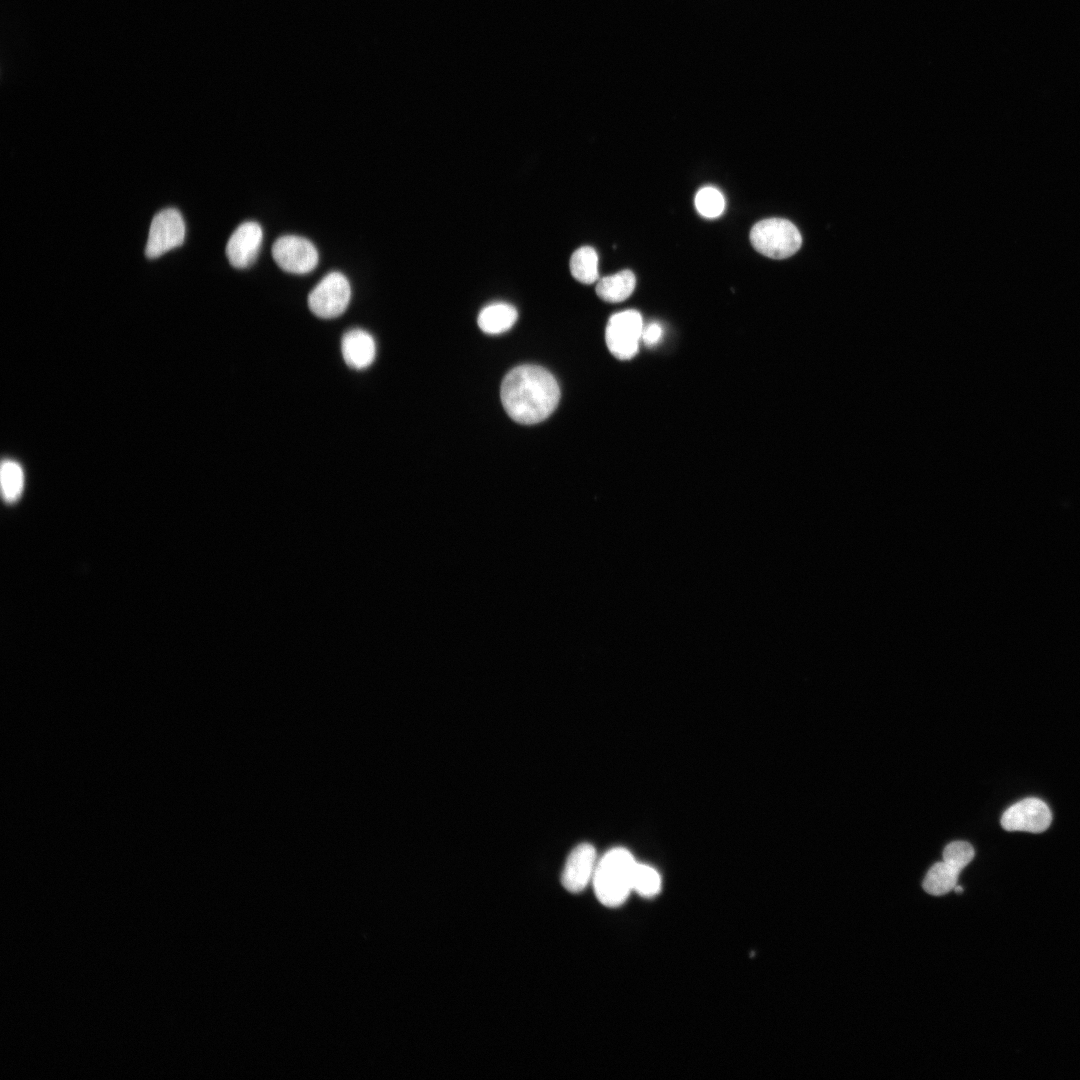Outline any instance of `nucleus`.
<instances>
[{
	"label": "nucleus",
	"mask_w": 1080,
	"mask_h": 1080,
	"mask_svg": "<svg viewBox=\"0 0 1080 1080\" xmlns=\"http://www.w3.org/2000/svg\"><path fill=\"white\" fill-rule=\"evenodd\" d=\"M750 242L766 257L784 259L795 254L802 244L798 228L783 218H768L757 222L750 231Z\"/></svg>",
	"instance_id": "3"
},
{
	"label": "nucleus",
	"mask_w": 1080,
	"mask_h": 1080,
	"mask_svg": "<svg viewBox=\"0 0 1080 1080\" xmlns=\"http://www.w3.org/2000/svg\"><path fill=\"white\" fill-rule=\"evenodd\" d=\"M636 861L625 848H613L597 862L592 884L599 902L607 907L622 905L632 889Z\"/></svg>",
	"instance_id": "2"
},
{
	"label": "nucleus",
	"mask_w": 1080,
	"mask_h": 1080,
	"mask_svg": "<svg viewBox=\"0 0 1080 1080\" xmlns=\"http://www.w3.org/2000/svg\"><path fill=\"white\" fill-rule=\"evenodd\" d=\"M185 223L180 212L167 208L152 219L145 249L148 258H157L184 242Z\"/></svg>",
	"instance_id": "7"
},
{
	"label": "nucleus",
	"mask_w": 1080,
	"mask_h": 1080,
	"mask_svg": "<svg viewBox=\"0 0 1080 1080\" xmlns=\"http://www.w3.org/2000/svg\"><path fill=\"white\" fill-rule=\"evenodd\" d=\"M643 321L636 310H625L613 314L605 330L606 345L610 353L619 360L633 358L642 340Z\"/></svg>",
	"instance_id": "5"
},
{
	"label": "nucleus",
	"mask_w": 1080,
	"mask_h": 1080,
	"mask_svg": "<svg viewBox=\"0 0 1080 1080\" xmlns=\"http://www.w3.org/2000/svg\"><path fill=\"white\" fill-rule=\"evenodd\" d=\"M501 402L509 417L519 424L532 425L547 419L560 400L555 377L536 365H521L510 370L500 389Z\"/></svg>",
	"instance_id": "1"
},
{
	"label": "nucleus",
	"mask_w": 1080,
	"mask_h": 1080,
	"mask_svg": "<svg viewBox=\"0 0 1080 1080\" xmlns=\"http://www.w3.org/2000/svg\"><path fill=\"white\" fill-rule=\"evenodd\" d=\"M975 851L972 845L965 841L949 843L943 850V861L961 872L974 858Z\"/></svg>",
	"instance_id": "19"
},
{
	"label": "nucleus",
	"mask_w": 1080,
	"mask_h": 1080,
	"mask_svg": "<svg viewBox=\"0 0 1080 1080\" xmlns=\"http://www.w3.org/2000/svg\"><path fill=\"white\" fill-rule=\"evenodd\" d=\"M953 890L956 893H962L963 892V888L961 886H958V885H956Z\"/></svg>",
	"instance_id": "21"
},
{
	"label": "nucleus",
	"mask_w": 1080,
	"mask_h": 1080,
	"mask_svg": "<svg viewBox=\"0 0 1080 1080\" xmlns=\"http://www.w3.org/2000/svg\"><path fill=\"white\" fill-rule=\"evenodd\" d=\"M661 887V876L657 870L649 865L637 862L632 878L633 891L642 897L651 898L659 894Z\"/></svg>",
	"instance_id": "17"
},
{
	"label": "nucleus",
	"mask_w": 1080,
	"mask_h": 1080,
	"mask_svg": "<svg viewBox=\"0 0 1080 1080\" xmlns=\"http://www.w3.org/2000/svg\"><path fill=\"white\" fill-rule=\"evenodd\" d=\"M272 256L282 270L293 274L308 273L319 261L316 247L308 239L297 235L279 237L272 246Z\"/></svg>",
	"instance_id": "6"
},
{
	"label": "nucleus",
	"mask_w": 1080,
	"mask_h": 1080,
	"mask_svg": "<svg viewBox=\"0 0 1080 1080\" xmlns=\"http://www.w3.org/2000/svg\"><path fill=\"white\" fill-rule=\"evenodd\" d=\"M351 299V286L347 277L337 271L325 275L308 295L311 312L322 319L342 315Z\"/></svg>",
	"instance_id": "4"
},
{
	"label": "nucleus",
	"mask_w": 1080,
	"mask_h": 1080,
	"mask_svg": "<svg viewBox=\"0 0 1080 1080\" xmlns=\"http://www.w3.org/2000/svg\"><path fill=\"white\" fill-rule=\"evenodd\" d=\"M262 239L263 231L258 223L248 221L240 224L226 245L229 263L237 269L251 266L259 253Z\"/></svg>",
	"instance_id": "10"
},
{
	"label": "nucleus",
	"mask_w": 1080,
	"mask_h": 1080,
	"mask_svg": "<svg viewBox=\"0 0 1080 1080\" xmlns=\"http://www.w3.org/2000/svg\"><path fill=\"white\" fill-rule=\"evenodd\" d=\"M341 352L345 363L350 368L362 370L374 362L376 342L366 330L351 329L342 337Z\"/></svg>",
	"instance_id": "11"
},
{
	"label": "nucleus",
	"mask_w": 1080,
	"mask_h": 1080,
	"mask_svg": "<svg viewBox=\"0 0 1080 1080\" xmlns=\"http://www.w3.org/2000/svg\"><path fill=\"white\" fill-rule=\"evenodd\" d=\"M2 497L6 503L17 501L24 488V471L21 465L11 459L3 460L0 468Z\"/></svg>",
	"instance_id": "16"
},
{
	"label": "nucleus",
	"mask_w": 1080,
	"mask_h": 1080,
	"mask_svg": "<svg viewBox=\"0 0 1080 1080\" xmlns=\"http://www.w3.org/2000/svg\"><path fill=\"white\" fill-rule=\"evenodd\" d=\"M959 875V871L942 860L933 864L926 873L923 889L933 896L947 894L957 885Z\"/></svg>",
	"instance_id": "14"
},
{
	"label": "nucleus",
	"mask_w": 1080,
	"mask_h": 1080,
	"mask_svg": "<svg viewBox=\"0 0 1080 1080\" xmlns=\"http://www.w3.org/2000/svg\"><path fill=\"white\" fill-rule=\"evenodd\" d=\"M518 312L514 306L497 302L485 306L478 315V326L486 334L497 335L508 331L516 322Z\"/></svg>",
	"instance_id": "12"
},
{
	"label": "nucleus",
	"mask_w": 1080,
	"mask_h": 1080,
	"mask_svg": "<svg viewBox=\"0 0 1080 1080\" xmlns=\"http://www.w3.org/2000/svg\"><path fill=\"white\" fill-rule=\"evenodd\" d=\"M569 268L572 276L583 284L599 280L598 254L593 247L582 246L571 255Z\"/></svg>",
	"instance_id": "15"
},
{
	"label": "nucleus",
	"mask_w": 1080,
	"mask_h": 1080,
	"mask_svg": "<svg viewBox=\"0 0 1080 1080\" xmlns=\"http://www.w3.org/2000/svg\"><path fill=\"white\" fill-rule=\"evenodd\" d=\"M662 337V327L657 322H651L643 327L642 341L647 346H653L657 344Z\"/></svg>",
	"instance_id": "20"
},
{
	"label": "nucleus",
	"mask_w": 1080,
	"mask_h": 1080,
	"mask_svg": "<svg viewBox=\"0 0 1080 1080\" xmlns=\"http://www.w3.org/2000/svg\"><path fill=\"white\" fill-rule=\"evenodd\" d=\"M636 278L632 271L622 270L597 281V296L608 303L626 300L634 291Z\"/></svg>",
	"instance_id": "13"
},
{
	"label": "nucleus",
	"mask_w": 1080,
	"mask_h": 1080,
	"mask_svg": "<svg viewBox=\"0 0 1080 1080\" xmlns=\"http://www.w3.org/2000/svg\"><path fill=\"white\" fill-rule=\"evenodd\" d=\"M1052 821L1048 805L1038 798L1022 799L1003 813L1001 826L1007 831L1041 833L1047 830Z\"/></svg>",
	"instance_id": "8"
},
{
	"label": "nucleus",
	"mask_w": 1080,
	"mask_h": 1080,
	"mask_svg": "<svg viewBox=\"0 0 1080 1080\" xmlns=\"http://www.w3.org/2000/svg\"><path fill=\"white\" fill-rule=\"evenodd\" d=\"M597 862L593 845L589 843L577 845L566 859L561 875L563 887L570 893L582 892L589 883H592Z\"/></svg>",
	"instance_id": "9"
},
{
	"label": "nucleus",
	"mask_w": 1080,
	"mask_h": 1080,
	"mask_svg": "<svg viewBox=\"0 0 1080 1080\" xmlns=\"http://www.w3.org/2000/svg\"><path fill=\"white\" fill-rule=\"evenodd\" d=\"M695 207L703 217L716 218L722 214L725 208V199L717 188L706 186L697 192Z\"/></svg>",
	"instance_id": "18"
}]
</instances>
